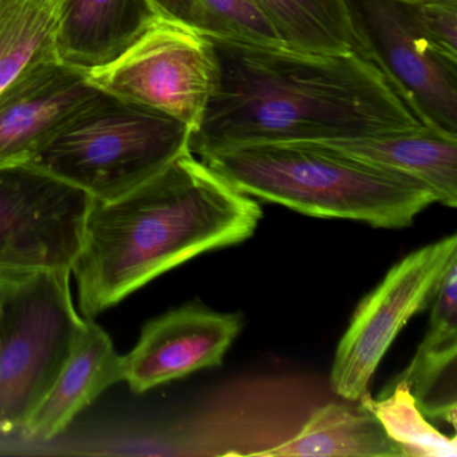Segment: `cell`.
Returning a JSON list of instances; mask_svg holds the SVG:
<instances>
[{
  "label": "cell",
  "mask_w": 457,
  "mask_h": 457,
  "mask_svg": "<svg viewBox=\"0 0 457 457\" xmlns=\"http://www.w3.org/2000/svg\"><path fill=\"white\" fill-rule=\"evenodd\" d=\"M320 144L414 179L432 192L436 203L457 205V135L420 127Z\"/></svg>",
  "instance_id": "9a60e30c"
},
{
  "label": "cell",
  "mask_w": 457,
  "mask_h": 457,
  "mask_svg": "<svg viewBox=\"0 0 457 457\" xmlns=\"http://www.w3.org/2000/svg\"><path fill=\"white\" fill-rule=\"evenodd\" d=\"M261 205L186 151L129 194L93 199L71 267L82 317L96 315L184 262L253 237Z\"/></svg>",
  "instance_id": "7a4b0ae2"
},
{
  "label": "cell",
  "mask_w": 457,
  "mask_h": 457,
  "mask_svg": "<svg viewBox=\"0 0 457 457\" xmlns=\"http://www.w3.org/2000/svg\"><path fill=\"white\" fill-rule=\"evenodd\" d=\"M159 17L212 38L283 44L253 0H149ZM285 45V44H283Z\"/></svg>",
  "instance_id": "d6986e66"
},
{
  "label": "cell",
  "mask_w": 457,
  "mask_h": 457,
  "mask_svg": "<svg viewBox=\"0 0 457 457\" xmlns=\"http://www.w3.org/2000/svg\"><path fill=\"white\" fill-rule=\"evenodd\" d=\"M242 330L239 314L186 304L149 320L124 357V381L136 395L223 362Z\"/></svg>",
  "instance_id": "30bf717a"
},
{
  "label": "cell",
  "mask_w": 457,
  "mask_h": 457,
  "mask_svg": "<svg viewBox=\"0 0 457 457\" xmlns=\"http://www.w3.org/2000/svg\"><path fill=\"white\" fill-rule=\"evenodd\" d=\"M199 159L242 194L315 218L403 228L436 203L420 181L320 143L248 144Z\"/></svg>",
  "instance_id": "3957f363"
},
{
  "label": "cell",
  "mask_w": 457,
  "mask_h": 457,
  "mask_svg": "<svg viewBox=\"0 0 457 457\" xmlns=\"http://www.w3.org/2000/svg\"><path fill=\"white\" fill-rule=\"evenodd\" d=\"M422 36L457 62V0H401Z\"/></svg>",
  "instance_id": "44dd1931"
},
{
  "label": "cell",
  "mask_w": 457,
  "mask_h": 457,
  "mask_svg": "<svg viewBox=\"0 0 457 457\" xmlns=\"http://www.w3.org/2000/svg\"><path fill=\"white\" fill-rule=\"evenodd\" d=\"M286 46L315 53L355 50L345 0H253Z\"/></svg>",
  "instance_id": "ac0fdd59"
},
{
  "label": "cell",
  "mask_w": 457,
  "mask_h": 457,
  "mask_svg": "<svg viewBox=\"0 0 457 457\" xmlns=\"http://www.w3.org/2000/svg\"><path fill=\"white\" fill-rule=\"evenodd\" d=\"M189 137L178 120L98 89L26 164L112 202L188 151Z\"/></svg>",
  "instance_id": "277c9868"
},
{
  "label": "cell",
  "mask_w": 457,
  "mask_h": 457,
  "mask_svg": "<svg viewBox=\"0 0 457 457\" xmlns=\"http://www.w3.org/2000/svg\"><path fill=\"white\" fill-rule=\"evenodd\" d=\"M208 38L218 79L189 137L195 156L248 144L330 143L425 127L357 50L315 53Z\"/></svg>",
  "instance_id": "6da1fadb"
},
{
  "label": "cell",
  "mask_w": 457,
  "mask_h": 457,
  "mask_svg": "<svg viewBox=\"0 0 457 457\" xmlns=\"http://www.w3.org/2000/svg\"><path fill=\"white\" fill-rule=\"evenodd\" d=\"M71 271L31 274L0 293V433L18 432L57 379L84 318Z\"/></svg>",
  "instance_id": "5b68a950"
},
{
  "label": "cell",
  "mask_w": 457,
  "mask_h": 457,
  "mask_svg": "<svg viewBox=\"0 0 457 457\" xmlns=\"http://www.w3.org/2000/svg\"><path fill=\"white\" fill-rule=\"evenodd\" d=\"M60 58L37 63L0 93V167L26 164L97 92Z\"/></svg>",
  "instance_id": "8fae6325"
},
{
  "label": "cell",
  "mask_w": 457,
  "mask_h": 457,
  "mask_svg": "<svg viewBox=\"0 0 457 457\" xmlns=\"http://www.w3.org/2000/svg\"><path fill=\"white\" fill-rule=\"evenodd\" d=\"M120 381H124V357L106 331L85 318L62 370L18 432L28 441L54 440L79 411Z\"/></svg>",
  "instance_id": "7c38bea8"
},
{
  "label": "cell",
  "mask_w": 457,
  "mask_h": 457,
  "mask_svg": "<svg viewBox=\"0 0 457 457\" xmlns=\"http://www.w3.org/2000/svg\"><path fill=\"white\" fill-rule=\"evenodd\" d=\"M355 50L408 101L422 124L457 135V62L432 46L401 0H345Z\"/></svg>",
  "instance_id": "9c48e42d"
},
{
  "label": "cell",
  "mask_w": 457,
  "mask_h": 457,
  "mask_svg": "<svg viewBox=\"0 0 457 457\" xmlns=\"http://www.w3.org/2000/svg\"><path fill=\"white\" fill-rule=\"evenodd\" d=\"M156 17L149 0H58L55 52L89 73L129 49Z\"/></svg>",
  "instance_id": "4fadbf2b"
},
{
  "label": "cell",
  "mask_w": 457,
  "mask_h": 457,
  "mask_svg": "<svg viewBox=\"0 0 457 457\" xmlns=\"http://www.w3.org/2000/svg\"><path fill=\"white\" fill-rule=\"evenodd\" d=\"M216 79L211 39L159 15L119 58L87 73L97 89L156 109L191 133L202 122Z\"/></svg>",
  "instance_id": "8992f818"
},
{
  "label": "cell",
  "mask_w": 457,
  "mask_h": 457,
  "mask_svg": "<svg viewBox=\"0 0 457 457\" xmlns=\"http://www.w3.org/2000/svg\"><path fill=\"white\" fill-rule=\"evenodd\" d=\"M58 0H0V93L55 52Z\"/></svg>",
  "instance_id": "e0dca14e"
},
{
  "label": "cell",
  "mask_w": 457,
  "mask_h": 457,
  "mask_svg": "<svg viewBox=\"0 0 457 457\" xmlns=\"http://www.w3.org/2000/svg\"><path fill=\"white\" fill-rule=\"evenodd\" d=\"M360 400L378 419L403 457H456V436L449 437L428 421L403 382H395L379 400L369 393Z\"/></svg>",
  "instance_id": "ffe728a7"
},
{
  "label": "cell",
  "mask_w": 457,
  "mask_h": 457,
  "mask_svg": "<svg viewBox=\"0 0 457 457\" xmlns=\"http://www.w3.org/2000/svg\"><path fill=\"white\" fill-rule=\"evenodd\" d=\"M253 456L403 457L381 422L365 406L328 403L290 440Z\"/></svg>",
  "instance_id": "2e32d148"
},
{
  "label": "cell",
  "mask_w": 457,
  "mask_h": 457,
  "mask_svg": "<svg viewBox=\"0 0 457 457\" xmlns=\"http://www.w3.org/2000/svg\"><path fill=\"white\" fill-rule=\"evenodd\" d=\"M457 259V237H444L409 253L358 304L342 337L331 387L346 400H360L401 328L432 303L449 264Z\"/></svg>",
  "instance_id": "ba28073f"
},
{
  "label": "cell",
  "mask_w": 457,
  "mask_h": 457,
  "mask_svg": "<svg viewBox=\"0 0 457 457\" xmlns=\"http://www.w3.org/2000/svg\"><path fill=\"white\" fill-rule=\"evenodd\" d=\"M429 325L413 360L395 379L408 385L425 417L456 424L457 259L433 298Z\"/></svg>",
  "instance_id": "5bb4252c"
},
{
  "label": "cell",
  "mask_w": 457,
  "mask_h": 457,
  "mask_svg": "<svg viewBox=\"0 0 457 457\" xmlns=\"http://www.w3.org/2000/svg\"><path fill=\"white\" fill-rule=\"evenodd\" d=\"M92 202L33 165L0 167V271H71Z\"/></svg>",
  "instance_id": "52a82bcc"
},
{
  "label": "cell",
  "mask_w": 457,
  "mask_h": 457,
  "mask_svg": "<svg viewBox=\"0 0 457 457\" xmlns=\"http://www.w3.org/2000/svg\"><path fill=\"white\" fill-rule=\"evenodd\" d=\"M38 272V271H37ZM34 272H2L0 271V293L6 290V288L12 287V286L17 285L21 280L26 279L30 277Z\"/></svg>",
  "instance_id": "7402d4cb"
}]
</instances>
